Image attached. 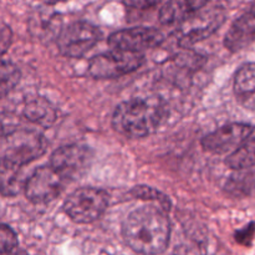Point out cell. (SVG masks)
Segmentation results:
<instances>
[{
  "label": "cell",
  "instance_id": "obj_12",
  "mask_svg": "<svg viewBox=\"0 0 255 255\" xmlns=\"http://www.w3.org/2000/svg\"><path fill=\"white\" fill-rule=\"evenodd\" d=\"M255 40V12L251 11L237 19L224 37V46L232 52L241 51Z\"/></svg>",
  "mask_w": 255,
  "mask_h": 255
},
{
  "label": "cell",
  "instance_id": "obj_13",
  "mask_svg": "<svg viewBox=\"0 0 255 255\" xmlns=\"http://www.w3.org/2000/svg\"><path fill=\"white\" fill-rule=\"evenodd\" d=\"M211 0H169L159 12V20L164 25L181 24L203 9Z\"/></svg>",
  "mask_w": 255,
  "mask_h": 255
},
{
  "label": "cell",
  "instance_id": "obj_8",
  "mask_svg": "<svg viewBox=\"0 0 255 255\" xmlns=\"http://www.w3.org/2000/svg\"><path fill=\"white\" fill-rule=\"evenodd\" d=\"M65 179L55 171L52 166L36 168L27 178L25 184V194L30 202L35 204H44L54 201L62 192Z\"/></svg>",
  "mask_w": 255,
  "mask_h": 255
},
{
  "label": "cell",
  "instance_id": "obj_9",
  "mask_svg": "<svg viewBox=\"0 0 255 255\" xmlns=\"http://www.w3.org/2000/svg\"><path fill=\"white\" fill-rule=\"evenodd\" d=\"M254 132V127L248 124H229L202 138L204 151L213 154H226L236 151Z\"/></svg>",
  "mask_w": 255,
  "mask_h": 255
},
{
  "label": "cell",
  "instance_id": "obj_1",
  "mask_svg": "<svg viewBox=\"0 0 255 255\" xmlns=\"http://www.w3.org/2000/svg\"><path fill=\"white\" fill-rule=\"evenodd\" d=\"M125 242L139 254L163 253L169 243L171 226L166 213L153 206L134 209L122 227Z\"/></svg>",
  "mask_w": 255,
  "mask_h": 255
},
{
  "label": "cell",
  "instance_id": "obj_4",
  "mask_svg": "<svg viewBox=\"0 0 255 255\" xmlns=\"http://www.w3.org/2000/svg\"><path fill=\"white\" fill-rule=\"evenodd\" d=\"M144 61L142 52L114 49L111 52L95 56L89 64V74L96 79H112L129 74Z\"/></svg>",
  "mask_w": 255,
  "mask_h": 255
},
{
  "label": "cell",
  "instance_id": "obj_11",
  "mask_svg": "<svg viewBox=\"0 0 255 255\" xmlns=\"http://www.w3.org/2000/svg\"><path fill=\"white\" fill-rule=\"evenodd\" d=\"M164 36L159 30L153 27H133V29L116 31L109 37L112 49L142 52L153 49L163 42Z\"/></svg>",
  "mask_w": 255,
  "mask_h": 255
},
{
  "label": "cell",
  "instance_id": "obj_15",
  "mask_svg": "<svg viewBox=\"0 0 255 255\" xmlns=\"http://www.w3.org/2000/svg\"><path fill=\"white\" fill-rule=\"evenodd\" d=\"M234 94L242 106L255 112V62L243 65L237 71Z\"/></svg>",
  "mask_w": 255,
  "mask_h": 255
},
{
  "label": "cell",
  "instance_id": "obj_22",
  "mask_svg": "<svg viewBox=\"0 0 255 255\" xmlns=\"http://www.w3.org/2000/svg\"><path fill=\"white\" fill-rule=\"evenodd\" d=\"M125 5L133 9H148L158 5L162 0H122Z\"/></svg>",
  "mask_w": 255,
  "mask_h": 255
},
{
  "label": "cell",
  "instance_id": "obj_7",
  "mask_svg": "<svg viewBox=\"0 0 255 255\" xmlns=\"http://www.w3.org/2000/svg\"><path fill=\"white\" fill-rule=\"evenodd\" d=\"M94 153L85 146H64L51 156V166L66 182L81 178L92 163Z\"/></svg>",
  "mask_w": 255,
  "mask_h": 255
},
{
  "label": "cell",
  "instance_id": "obj_21",
  "mask_svg": "<svg viewBox=\"0 0 255 255\" xmlns=\"http://www.w3.org/2000/svg\"><path fill=\"white\" fill-rule=\"evenodd\" d=\"M11 30L7 25L0 22V55L4 54L11 44Z\"/></svg>",
  "mask_w": 255,
  "mask_h": 255
},
{
  "label": "cell",
  "instance_id": "obj_10",
  "mask_svg": "<svg viewBox=\"0 0 255 255\" xmlns=\"http://www.w3.org/2000/svg\"><path fill=\"white\" fill-rule=\"evenodd\" d=\"M224 22V14L221 10L202 12L199 16H191L181 22L183 26L178 32V44L182 47H188L196 42L211 36Z\"/></svg>",
  "mask_w": 255,
  "mask_h": 255
},
{
  "label": "cell",
  "instance_id": "obj_2",
  "mask_svg": "<svg viewBox=\"0 0 255 255\" xmlns=\"http://www.w3.org/2000/svg\"><path fill=\"white\" fill-rule=\"evenodd\" d=\"M164 117L158 100L133 99L122 102L112 117L114 128L128 138H142L153 133Z\"/></svg>",
  "mask_w": 255,
  "mask_h": 255
},
{
  "label": "cell",
  "instance_id": "obj_3",
  "mask_svg": "<svg viewBox=\"0 0 255 255\" xmlns=\"http://www.w3.org/2000/svg\"><path fill=\"white\" fill-rule=\"evenodd\" d=\"M109 206V196L102 189L84 187L72 192L64 203V211L74 222L89 224L97 221Z\"/></svg>",
  "mask_w": 255,
  "mask_h": 255
},
{
  "label": "cell",
  "instance_id": "obj_20",
  "mask_svg": "<svg viewBox=\"0 0 255 255\" xmlns=\"http://www.w3.org/2000/svg\"><path fill=\"white\" fill-rule=\"evenodd\" d=\"M132 196L136 197V198H141V199H147V201H156L158 202L159 204L164 207V208H168V201H167L166 197L163 194L159 193L158 191L153 188H149V187H144V186H138L136 188L132 189Z\"/></svg>",
  "mask_w": 255,
  "mask_h": 255
},
{
  "label": "cell",
  "instance_id": "obj_18",
  "mask_svg": "<svg viewBox=\"0 0 255 255\" xmlns=\"http://www.w3.org/2000/svg\"><path fill=\"white\" fill-rule=\"evenodd\" d=\"M19 81V69L10 61H0V99L12 91Z\"/></svg>",
  "mask_w": 255,
  "mask_h": 255
},
{
  "label": "cell",
  "instance_id": "obj_6",
  "mask_svg": "<svg viewBox=\"0 0 255 255\" xmlns=\"http://www.w3.org/2000/svg\"><path fill=\"white\" fill-rule=\"evenodd\" d=\"M101 31L86 21H76L61 30L57 36V47L64 56L81 57L96 45Z\"/></svg>",
  "mask_w": 255,
  "mask_h": 255
},
{
  "label": "cell",
  "instance_id": "obj_5",
  "mask_svg": "<svg viewBox=\"0 0 255 255\" xmlns=\"http://www.w3.org/2000/svg\"><path fill=\"white\" fill-rule=\"evenodd\" d=\"M45 149L44 136L32 129H16L9 132L2 139V157L22 166L39 158Z\"/></svg>",
  "mask_w": 255,
  "mask_h": 255
},
{
  "label": "cell",
  "instance_id": "obj_17",
  "mask_svg": "<svg viewBox=\"0 0 255 255\" xmlns=\"http://www.w3.org/2000/svg\"><path fill=\"white\" fill-rule=\"evenodd\" d=\"M24 115L29 121L44 127H49L55 121L54 109L44 99H35L27 102L24 109Z\"/></svg>",
  "mask_w": 255,
  "mask_h": 255
},
{
  "label": "cell",
  "instance_id": "obj_19",
  "mask_svg": "<svg viewBox=\"0 0 255 255\" xmlns=\"http://www.w3.org/2000/svg\"><path fill=\"white\" fill-rule=\"evenodd\" d=\"M16 247L17 238L14 231L5 224H0V254L11 253Z\"/></svg>",
  "mask_w": 255,
  "mask_h": 255
},
{
  "label": "cell",
  "instance_id": "obj_14",
  "mask_svg": "<svg viewBox=\"0 0 255 255\" xmlns=\"http://www.w3.org/2000/svg\"><path fill=\"white\" fill-rule=\"evenodd\" d=\"M22 164L9 158H0V193L5 197L17 196L25 189L27 179L24 177Z\"/></svg>",
  "mask_w": 255,
  "mask_h": 255
},
{
  "label": "cell",
  "instance_id": "obj_23",
  "mask_svg": "<svg viewBox=\"0 0 255 255\" xmlns=\"http://www.w3.org/2000/svg\"><path fill=\"white\" fill-rule=\"evenodd\" d=\"M42 2H45V4H49V5H54V4H57V2H62V1H67V0H41Z\"/></svg>",
  "mask_w": 255,
  "mask_h": 255
},
{
  "label": "cell",
  "instance_id": "obj_16",
  "mask_svg": "<svg viewBox=\"0 0 255 255\" xmlns=\"http://www.w3.org/2000/svg\"><path fill=\"white\" fill-rule=\"evenodd\" d=\"M227 166L236 171L252 168L255 166V137H249L226 159Z\"/></svg>",
  "mask_w": 255,
  "mask_h": 255
},
{
  "label": "cell",
  "instance_id": "obj_24",
  "mask_svg": "<svg viewBox=\"0 0 255 255\" xmlns=\"http://www.w3.org/2000/svg\"><path fill=\"white\" fill-rule=\"evenodd\" d=\"M2 136V128H1V124H0V137Z\"/></svg>",
  "mask_w": 255,
  "mask_h": 255
}]
</instances>
